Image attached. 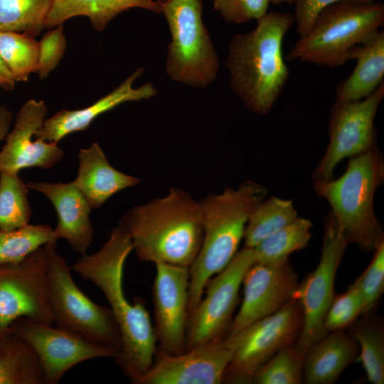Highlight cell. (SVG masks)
Returning <instances> with one entry per match:
<instances>
[{"label": "cell", "mask_w": 384, "mask_h": 384, "mask_svg": "<svg viewBox=\"0 0 384 384\" xmlns=\"http://www.w3.org/2000/svg\"><path fill=\"white\" fill-rule=\"evenodd\" d=\"M132 250L130 236L119 222L97 252L82 255L71 269L100 288L109 302L122 337V348L114 359L134 383L152 365L157 341L144 301L129 302L123 289L124 264Z\"/></svg>", "instance_id": "6da1fadb"}, {"label": "cell", "mask_w": 384, "mask_h": 384, "mask_svg": "<svg viewBox=\"0 0 384 384\" xmlns=\"http://www.w3.org/2000/svg\"><path fill=\"white\" fill-rule=\"evenodd\" d=\"M294 23L290 13L267 12L254 29L235 35L228 44L225 66L230 88L253 113H269L287 84L289 70L282 43Z\"/></svg>", "instance_id": "7a4b0ae2"}, {"label": "cell", "mask_w": 384, "mask_h": 384, "mask_svg": "<svg viewBox=\"0 0 384 384\" xmlns=\"http://www.w3.org/2000/svg\"><path fill=\"white\" fill-rule=\"evenodd\" d=\"M119 222L142 262L190 267L202 244L199 201L178 188H171L162 198L129 209Z\"/></svg>", "instance_id": "3957f363"}, {"label": "cell", "mask_w": 384, "mask_h": 384, "mask_svg": "<svg viewBox=\"0 0 384 384\" xmlns=\"http://www.w3.org/2000/svg\"><path fill=\"white\" fill-rule=\"evenodd\" d=\"M267 193L265 186L248 180L237 188H225L221 193H210L199 201L203 236L189 267L188 315L203 296L207 282L238 252L250 214Z\"/></svg>", "instance_id": "277c9868"}, {"label": "cell", "mask_w": 384, "mask_h": 384, "mask_svg": "<svg viewBox=\"0 0 384 384\" xmlns=\"http://www.w3.org/2000/svg\"><path fill=\"white\" fill-rule=\"evenodd\" d=\"M383 182L384 158L376 145L350 158L339 178L314 181L315 193L329 203L348 242L363 251H374L384 242L382 225L374 210L375 191Z\"/></svg>", "instance_id": "5b68a950"}, {"label": "cell", "mask_w": 384, "mask_h": 384, "mask_svg": "<svg viewBox=\"0 0 384 384\" xmlns=\"http://www.w3.org/2000/svg\"><path fill=\"white\" fill-rule=\"evenodd\" d=\"M383 24L384 4L381 1H337L319 14L286 58L329 68L343 65L348 61L349 50L376 33Z\"/></svg>", "instance_id": "8992f818"}, {"label": "cell", "mask_w": 384, "mask_h": 384, "mask_svg": "<svg viewBox=\"0 0 384 384\" xmlns=\"http://www.w3.org/2000/svg\"><path fill=\"white\" fill-rule=\"evenodd\" d=\"M203 0H167L161 4L171 33L165 70L170 79L206 88L217 77L220 59L203 21Z\"/></svg>", "instance_id": "52a82bcc"}, {"label": "cell", "mask_w": 384, "mask_h": 384, "mask_svg": "<svg viewBox=\"0 0 384 384\" xmlns=\"http://www.w3.org/2000/svg\"><path fill=\"white\" fill-rule=\"evenodd\" d=\"M55 244L50 243L48 252L47 292L56 327L121 351V334L111 309L96 304L79 289Z\"/></svg>", "instance_id": "ba28073f"}, {"label": "cell", "mask_w": 384, "mask_h": 384, "mask_svg": "<svg viewBox=\"0 0 384 384\" xmlns=\"http://www.w3.org/2000/svg\"><path fill=\"white\" fill-rule=\"evenodd\" d=\"M303 326L299 302L291 299L279 310L226 338L233 354L223 383H252L255 374L281 348L294 345Z\"/></svg>", "instance_id": "9c48e42d"}, {"label": "cell", "mask_w": 384, "mask_h": 384, "mask_svg": "<svg viewBox=\"0 0 384 384\" xmlns=\"http://www.w3.org/2000/svg\"><path fill=\"white\" fill-rule=\"evenodd\" d=\"M348 241L330 212L324 219L321 255L316 269L298 284L292 299L298 301L303 312V326L294 347L304 358L310 346L325 336L324 321L335 296L337 269Z\"/></svg>", "instance_id": "30bf717a"}, {"label": "cell", "mask_w": 384, "mask_h": 384, "mask_svg": "<svg viewBox=\"0 0 384 384\" xmlns=\"http://www.w3.org/2000/svg\"><path fill=\"white\" fill-rule=\"evenodd\" d=\"M383 97L384 81L363 99L336 100L329 114V144L312 174L314 181L332 179L341 161L363 154L375 146L378 132L374 119Z\"/></svg>", "instance_id": "8fae6325"}, {"label": "cell", "mask_w": 384, "mask_h": 384, "mask_svg": "<svg viewBox=\"0 0 384 384\" xmlns=\"http://www.w3.org/2000/svg\"><path fill=\"white\" fill-rule=\"evenodd\" d=\"M50 243L18 262L0 265V332L20 318L54 324L47 292Z\"/></svg>", "instance_id": "7c38bea8"}, {"label": "cell", "mask_w": 384, "mask_h": 384, "mask_svg": "<svg viewBox=\"0 0 384 384\" xmlns=\"http://www.w3.org/2000/svg\"><path fill=\"white\" fill-rule=\"evenodd\" d=\"M255 263L254 249L244 247L207 282L205 296L188 315L185 351L226 334L243 278Z\"/></svg>", "instance_id": "4fadbf2b"}, {"label": "cell", "mask_w": 384, "mask_h": 384, "mask_svg": "<svg viewBox=\"0 0 384 384\" xmlns=\"http://www.w3.org/2000/svg\"><path fill=\"white\" fill-rule=\"evenodd\" d=\"M10 329L21 336L38 356L45 384L58 383L66 372L81 362L98 358H115L120 352L77 333L26 318L14 321Z\"/></svg>", "instance_id": "5bb4252c"}, {"label": "cell", "mask_w": 384, "mask_h": 384, "mask_svg": "<svg viewBox=\"0 0 384 384\" xmlns=\"http://www.w3.org/2000/svg\"><path fill=\"white\" fill-rule=\"evenodd\" d=\"M233 354L225 334L178 354L156 350L153 363L134 384H219Z\"/></svg>", "instance_id": "9a60e30c"}, {"label": "cell", "mask_w": 384, "mask_h": 384, "mask_svg": "<svg viewBox=\"0 0 384 384\" xmlns=\"http://www.w3.org/2000/svg\"><path fill=\"white\" fill-rule=\"evenodd\" d=\"M155 267L152 297L156 341L161 351L178 354L186 347L190 270L164 262Z\"/></svg>", "instance_id": "2e32d148"}, {"label": "cell", "mask_w": 384, "mask_h": 384, "mask_svg": "<svg viewBox=\"0 0 384 384\" xmlns=\"http://www.w3.org/2000/svg\"><path fill=\"white\" fill-rule=\"evenodd\" d=\"M242 284L243 299L227 336L279 310L292 299L298 277L287 257L271 263L253 264Z\"/></svg>", "instance_id": "e0dca14e"}, {"label": "cell", "mask_w": 384, "mask_h": 384, "mask_svg": "<svg viewBox=\"0 0 384 384\" xmlns=\"http://www.w3.org/2000/svg\"><path fill=\"white\" fill-rule=\"evenodd\" d=\"M46 114L43 100L31 99L21 107L0 151V172L18 174L28 167L48 169L63 158L64 151L57 142L33 139Z\"/></svg>", "instance_id": "ac0fdd59"}, {"label": "cell", "mask_w": 384, "mask_h": 384, "mask_svg": "<svg viewBox=\"0 0 384 384\" xmlns=\"http://www.w3.org/2000/svg\"><path fill=\"white\" fill-rule=\"evenodd\" d=\"M143 73V68H137L115 89L86 107L62 110L46 119L36 133L35 139L58 143L71 133L86 129L97 117L123 103L155 97L158 90L151 82L137 87L133 86Z\"/></svg>", "instance_id": "d6986e66"}, {"label": "cell", "mask_w": 384, "mask_h": 384, "mask_svg": "<svg viewBox=\"0 0 384 384\" xmlns=\"http://www.w3.org/2000/svg\"><path fill=\"white\" fill-rule=\"evenodd\" d=\"M26 186L43 194L54 206L58 223L53 230L58 239L66 240L75 251L85 255L95 233L90 218L92 208L74 181H29Z\"/></svg>", "instance_id": "ffe728a7"}, {"label": "cell", "mask_w": 384, "mask_h": 384, "mask_svg": "<svg viewBox=\"0 0 384 384\" xmlns=\"http://www.w3.org/2000/svg\"><path fill=\"white\" fill-rule=\"evenodd\" d=\"M78 158V176L73 181L92 209L99 208L114 194L140 182L112 167L97 143L81 149Z\"/></svg>", "instance_id": "44dd1931"}, {"label": "cell", "mask_w": 384, "mask_h": 384, "mask_svg": "<svg viewBox=\"0 0 384 384\" xmlns=\"http://www.w3.org/2000/svg\"><path fill=\"white\" fill-rule=\"evenodd\" d=\"M358 343L343 330L329 332L306 351L303 381L306 384H332L358 358Z\"/></svg>", "instance_id": "7402d4cb"}, {"label": "cell", "mask_w": 384, "mask_h": 384, "mask_svg": "<svg viewBox=\"0 0 384 384\" xmlns=\"http://www.w3.org/2000/svg\"><path fill=\"white\" fill-rule=\"evenodd\" d=\"M348 59L356 65L351 75L336 88V100L356 101L363 99L384 81V31L380 30L348 52Z\"/></svg>", "instance_id": "603a6c76"}, {"label": "cell", "mask_w": 384, "mask_h": 384, "mask_svg": "<svg viewBox=\"0 0 384 384\" xmlns=\"http://www.w3.org/2000/svg\"><path fill=\"white\" fill-rule=\"evenodd\" d=\"M132 8L161 14V4L156 0H53L46 28H52L83 16L95 30L102 31L117 15Z\"/></svg>", "instance_id": "cb8c5ba5"}, {"label": "cell", "mask_w": 384, "mask_h": 384, "mask_svg": "<svg viewBox=\"0 0 384 384\" xmlns=\"http://www.w3.org/2000/svg\"><path fill=\"white\" fill-rule=\"evenodd\" d=\"M0 384H45L38 356L11 329L0 332Z\"/></svg>", "instance_id": "d4e9b609"}, {"label": "cell", "mask_w": 384, "mask_h": 384, "mask_svg": "<svg viewBox=\"0 0 384 384\" xmlns=\"http://www.w3.org/2000/svg\"><path fill=\"white\" fill-rule=\"evenodd\" d=\"M355 322L351 336L360 348V356L366 376L373 384L384 383V329L380 318L372 313Z\"/></svg>", "instance_id": "484cf974"}, {"label": "cell", "mask_w": 384, "mask_h": 384, "mask_svg": "<svg viewBox=\"0 0 384 384\" xmlns=\"http://www.w3.org/2000/svg\"><path fill=\"white\" fill-rule=\"evenodd\" d=\"M298 217L292 200L271 196L253 210L247 220L245 247L254 248L265 238L287 225Z\"/></svg>", "instance_id": "4316f807"}, {"label": "cell", "mask_w": 384, "mask_h": 384, "mask_svg": "<svg viewBox=\"0 0 384 384\" xmlns=\"http://www.w3.org/2000/svg\"><path fill=\"white\" fill-rule=\"evenodd\" d=\"M312 226L310 220L296 218L253 248L255 263L277 262L289 257L290 254L296 251L303 250L310 240Z\"/></svg>", "instance_id": "83f0119b"}, {"label": "cell", "mask_w": 384, "mask_h": 384, "mask_svg": "<svg viewBox=\"0 0 384 384\" xmlns=\"http://www.w3.org/2000/svg\"><path fill=\"white\" fill-rule=\"evenodd\" d=\"M53 0H0V31L35 36L46 28Z\"/></svg>", "instance_id": "f1b7e54d"}, {"label": "cell", "mask_w": 384, "mask_h": 384, "mask_svg": "<svg viewBox=\"0 0 384 384\" xmlns=\"http://www.w3.org/2000/svg\"><path fill=\"white\" fill-rule=\"evenodd\" d=\"M38 41L26 33L0 31V54L16 82L27 81L36 73Z\"/></svg>", "instance_id": "f546056e"}, {"label": "cell", "mask_w": 384, "mask_h": 384, "mask_svg": "<svg viewBox=\"0 0 384 384\" xmlns=\"http://www.w3.org/2000/svg\"><path fill=\"white\" fill-rule=\"evenodd\" d=\"M28 188L18 174L0 172V230H14L28 224L31 208Z\"/></svg>", "instance_id": "4dcf8cb0"}, {"label": "cell", "mask_w": 384, "mask_h": 384, "mask_svg": "<svg viewBox=\"0 0 384 384\" xmlns=\"http://www.w3.org/2000/svg\"><path fill=\"white\" fill-rule=\"evenodd\" d=\"M58 238L49 225L27 224L18 229L0 230V265L21 261L40 247Z\"/></svg>", "instance_id": "1f68e13d"}, {"label": "cell", "mask_w": 384, "mask_h": 384, "mask_svg": "<svg viewBox=\"0 0 384 384\" xmlns=\"http://www.w3.org/2000/svg\"><path fill=\"white\" fill-rule=\"evenodd\" d=\"M304 357L294 345L274 354L254 375L257 384H299L303 381Z\"/></svg>", "instance_id": "d6a6232c"}, {"label": "cell", "mask_w": 384, "mask_h": 384, "mask_svg": "<svg viewBox=\"0 0 384 384\" xmlns=\"http://www.w3.org/2000/svg\"><path fill=\"white\" fill-rule=\"evenodd\" d=\"M363 307L361 294L356 280L345 292L334 296L324 318V331L329 333L343 330L361 314Z\"/></svg>", "instance_id": "836d02e7"}, {"label": "cell", "mask_w": 384, "mask_h": 384, "mask_svg": "<svg viewBox=\"0 0 384 384\" xmlns=\"http://www.w3.org/2000/svg\"><path fill=\"white\" fill-rule=\"evenodd\" d=\"M374 252L368 267L356 279L363 303V315L375 310L384 290V242Z\"/></svg>", "instance_id": "e575fe53"}, {"label": "cell", "mask_w": 384, "mask_h": 384, "mask_svg": "<svg viewBox=\"0 0 384 384\" xmlns=\"http://www.w3.org/2000/svg\"><path fill=\"white\" fill-rule=\"evenodd\" d=\"M67 46L63 25L46 32L38 41V62L36 73L40 79L49 76L63 58Z\"/></svg>", "instance_id": "d590c367"}, {"label": "cell", "mask_w": 384, "mask_h": 384, "mask_svg": "<svg viewBox=\"0 0 384 384\" xmlns=\"http://www.w3.org/2000/svg\"><path fill=\"white\" fill-rule=\"evenodd\" d=\"M268 0H213V8L227 23L257 20L268 10Z\"/></svg>", "instance_id": "8d00e7d4"}, {"label": "cell", "mask_w": 384, "mask_h": 384, "mask_svg": "<svg viewBox=\"0 0 384 384\" xmlns=\"http://www.w3.org/2000/svg\"><path fill=\"white\" fill-rule=\"evenodd\" d=\"M342 0H295L294 23L299 37L304 36L310 29L319 14L326 6ZM372 2L374 0H356Z\"/></svg>", "instance_id": "74e56055"}, {"label": "cell", "mask_w": 384, "mask_h": 384, "mask_svg": "<svg viewBox=\"0 0 384 384\" xmlns=\"http://www.w3.org/2000/svg\"><path fill=\"white\" fill-rule=\"evenodd\" d=\"M16 82L0 54V87L5 90H12Z\"/></svg>", "instance_id": "f35d334b"}, {"label": "cell", "mask_w": 384, "mask_h": 384, "mask_svg": "<svg viewBox=\"0 0 384 384\" xmlns=\"http://www.w3.org/2000/svg\"><path fill=\"white\" fill-rule=\"evenodd\" d=\"M12 121L11 112L4 106H0V142L9 132Z\"/></svg>", "instance_id": "ab89813d"}, {"label": "cell", "mask_w": 384, "mask_h": 384, "mask_svg": "<svg viewBox=\"0 0 384 384\" xmlns=\"http://www.w3.org/2000/svg\"><path fill=\"white\" fill-rule=\"evenodd\" d=\"M270 4H273L274 5H279L282 4H294L295 0H268Z\"/></svg>", "instance_id": "60d3db41"}, {"label": "cell", "mask_w": 384, "mask_h": 384, "mask_svg": "<svg viewBox=\"0 0 384 384\" xmlns=\"http://www.w3.org/2000/svg\"><path fill=\"white\" fill-rule=\"evenodd\" d=\"M156 1H159V3L162 4V3H164L167 0H156Z\"/></svg>", "instance_id": "b9f144b4"}]
</instances>
